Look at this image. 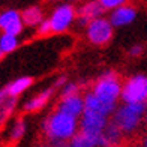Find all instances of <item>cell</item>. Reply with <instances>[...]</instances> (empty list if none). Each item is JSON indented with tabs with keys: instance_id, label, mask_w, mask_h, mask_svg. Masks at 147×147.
Listing matches in <instances>:
<instances>
[{
	"instance_id": "obj_29",
	"label": "cell",
	"mask_w": 147,
	"mask_h": 147,
	"mask_svg": "<svg viewBox=\"0 0 147 147\" xmlns=\"http://www.w3.org/2000/svg\"><path fill=\"white\" fill-rule=\"evenodd\" d=\"M41 147H51V146H41Z\"/></svg>"
},
{
	"instance_id": "obj_21",
	"label": "cell",
	"mask_w": 147,
	"mask_h": 147,
	"mask_svg": "<svg viewBox=\"0 0 147 147\" xmlns=\"http://www.w3.org/2000/svg\"><path fill=\"white\" fill-rule=\"evenodd\" d=\"M99 2L105 9H111V8H120L126 0H99Z\"/></svg>"
},
{
	"instance_id": "obj_19",
	"label": "cell",
	"mask_w": 147,
	"mask_h": 147,
	"mask_svg": "<svg viewBox=\"0 0 147 147\" xmlns=\"http://www.w3.org/2000/svg\"><path fill=\"white\" fill-rule=\"evenodd\" d=\"M21 30H23V23H21V20H17V21H14L12 24H9L8 27L5 29V33L6 35L17 36L18 33H21Z\"/></svg>"
},
{
	"instance_id": "obj_23",
	"label": "cell",
	"mask_w": 147,
	"mask_h": 147,
	"mask_svg": "<svg viewBox=\"0 0 147 147\" xmlns=\"http://www.w3.org/2000/svg\"><path fill=\"white\" fill-rule=\"evenodd\" d=\"M50 32H53V29H51V21H50V20H47V21H42V24L39 26L38 33L44 36V35H48Z\"/></svg>"
},
{
	"instance_id": "obj_18",
	"label": "cell",
	"mask_w": 147,
	"mask_h": 147,
	"mask_svg": "<svg viewBox=\"0 0 147 147\" xmlns=\"http://www.w3.org/2000/svg\"><path fill=\"white\" fill-rule=\"evenodd\" d=\"M14 105H15V98H11L0 107V123H2L3 120H6V117L11 114V111L14 110Z\"/></svg>"
},
{
	"instance_id": "obj_12",
	"label": "cell",
	"mask_w": 147,
	"mask_h": 147,
	"mask_svg": "<svg viewBox=\"0 0 147 147\" xmlns=\"http://www.w3.org/2000/svg\"><path fill=\"white\" fill-rule=\"evenodd\" d=\"M135 15H137L135 9L132 6H120V8H117L111 14L110 23L113 26H125V24H129L131 21H134Z\"/></svg>"
},
{
	"instance_id": "obj_26",
	"label": "cell",
	"mask_w": 147,
	"mask_h": 147,
	"mask_svg": "<svg viewBox=\"0 0 147 147\" xmlns=\"http://www.w3.org/2000/svg\"><path fill=\"white\" fill-rule=\"evenodd\" d=\"M143 147H147V135L143 138Z\"/></svg>"
},
{
	"instance_id": "obj_14",
	"label": "cell",
	"mask_w": 147,
	"mask_h": 147,
	"mask_svg": "<svg viewBox=\"0 0 147 147\" xmlns=\"http://www.w3.org/2000/svg\"><path fill=\"white\" fill-rule=\"evenodd\" d=\"M32 83H33V78H30V77H23V78H18L17 81L11 83L6 89H8V93H9L11 98H15V96H18L21 92H24L26 89H27Z\"/></svg>"
},
{
	"instance_id": "obj_10",
	"label": "cell",
	"mask_w": 147,
	"mask_h": 147,
	"mask_svg": "<svg viewBox=\"0 0 147 147\" xmlns=\"http://www.w3.org/2000/svg\"><path fill=\"white\" fill-rule=\"evenodd\" d=\"M104 9L105 8L101 5V2H89L78 11V24L80 26L90 24L93 20H96L102 14Z\"/></svg>"
},
{
	"instance_id": "obj_20",
	"label": "cell",
	"mask_w": 147,
	"mask_h": 147,
	"mask_svg": "<svg viewBox=\"0 0 147 147\" xmlns=\"http://www.w3.org/2000/svg\"><path fill=\"white\" fill-rule=\"evenodd\" d=\"M23 132H24V123H23V120H18V122L15 123V126H14V129H12L11 140L12 141H18V140L21 138Z\"/></svg>"
},
{
	"instance_id": "obj_9",
	"label": "cell",
	"mask_w": 147,
	"mask_h": 147,
	"mask_svg": "<svg viewBox=\"0 0 147 147\" xmlns=\"http://www.w3.org/2000/svg\"><path fill=\"white\" fill-rule=\"evenodd\" d=\"M84 108H86L84 101L78 95H75V96H71V98H63L62 101H60L59 107H57V111L69 114L72 117H77L80 114H83Z\"/></svg>"
},
{
	"instance_id": "obj_8",
	"label": "cell",
	"mask_w": 147,
	"mask_h": 147,
	"mask_svg": "<svg viewBox=\"0 0 147 147\" xmlns=\"http://www.w3.org/2000/svg\"><path fill=\"white\" fill-rule=\"evenodd\" d=\"M84 107L87 110H93V111H98L104 116H108L111 114L116 108V102H107L104 99L98 98L95 93H87L84 98Z\"/></svg>"
},
{
	"instance_id": "obj_1",
	"label": "cell",
	"mask_w": 147,
	"mask_h": 147,
	"mask_svg": "<svg viewBox=\"0 0 147 147\" xmlns=\"http://www.w3.org/2000/svg\"><path fill=\"white\" fill-rule=\"evenodd\" d=\"M75 129H77L75 117L60 111H54L44 123V134L48 138L50 144L72 138L75 135Z\"/></svg>"
},
{
	"instance_id": "obj_27",
	"label": "cell",
	"mask_w": 147,
	"mask_h": 147,
	"mask_svg": "<svg viewBox=\"0 0 147 147\" xmlns=\"http://www.w3.org/2000/svg\"><path fill=\"white\" fill-rule=\"evenodd\" d=\"M3 56H5V51H3L2 48H0V60H2V59H3Z\"/></svg>"
},
{
	"instance_id": "obj_6",
	"label": "cell",
	"mask_w": 147,
	"mask_h": 147,
	"mask_svg": "<svg viewBox=\"0 0 147 147\" xmlns=\"http://www.w3.org/2000/svg\"><path fill=\"white\" fill-rule=\"evenodd\" d=\"M107 126V119L104 114L93 110L86 108L83 116H81V122H80V131L84 134H102Z\"/></svg>"
},
{
	"instance_id": "obj_5",
	"label": "cell",
	"mask_w": 147,
	"mask_h": 147,
	"mask_svg": "<svg viewBox=\"0 0 147 147\" xmlns=\"http://www.w3.org/2000/svg\"><path fill=\"white\" fill-rule=\"evenodd\" d=\"M87 36L90 42L95 45H105L111 41L113 36V24L104 18H96L89 24Z\"/></svg>"
},
{
	"instance_id": "obj_2",
	"label": "cell",
	"mask_w": 147,
	"mask_h": 147,
	"mask_svg": "<svg viewBox=\"0 0 147 147\" xmlns=\"http://www.w3.org/2000/svg\"><path fill=\"white\" fill-rule=\"evenodd\" d=\"M146 104H125L122 108L114 113L113 120L125 134H131L138 128L143 116L146 114Z\"/></svg>"
},
{
	"instance_id": "obj_25",
	"label": "cell",
	"mask_w": 147,
	"mask_h": 147,
	"mask_svg": "<svg viewBox=\"0 0 147 147\" xmlns=\"http://www.w3.org/2000/svg\"><path fill=\"white\" fill-rule=\"evenodd\" d=\"M141 51H143L141 45H135V47L131 50V54H132V56H140V54H141Z\"/></svg>"
},
{
	"instance_id": "obj_22",
	"label": "cell",
	"mask_w": 147,
	"mask_h": 147,
	"mask_svg": "<svg viewBox=\"0 0 147 147\" xmlns=\"http://www.w3.org/2000/svg\"><path fill=\"white\" fill-rule=\"evenodd\" d=\"M75 95H78V86L77 84H68L65 87L63 93H62L63 98H71V96H75Z\"/></svg>"
},
{
	"instance_id": "obj_11",
	"label": "cell",
	"mask_w": 147,
	"mask_h": 147,
	"mask_svg": "<svg viewBox=\"0 0 147 147\" xmlns=\"http://www.w3.org/2000/svg\"><path fill=\"white\" fill-rule=\"evenodd\" d=\"M102 134L107 140V146L108 147H123V131L119 128L114 120L107 123Z\"/></svg>"
},
{
	"instance_id": "obj_24",
	"label": "cell",
	"mask_w": 147,
	"mask_h": 147,
	"mask_svg": "<svg viewBox=\"0 0 147 147\" xmlns=\"http://www.w3.org/2000/svg\"><path fill=\"white\" fill-rule=\"evenodd\" d=\"M9 93H8V89H3V90H0V107H2L5 102H6V96H8Z\"/></svg>"
},
{
	"instance_id": "obj_13",
	"label": "cell",
	"mask_w": 147,
	"mask_h": 147,
	"mask_svg": "<svg viewBox=\"0 0 147 147\" xmlns=\"http://www.w3.org/2000/svg\"><path fill=\"white\" fill-rule=\"evenodd\" d=\"M51 93H53V89H48V90H45L42 92L41 95H38L36 98H33L30 99V101L24 105V111H38V110H41L42 107L47 104V101H48V98L51 96Z\"/></svg>"
},
{
	"instance_id": "obj_28",
	"label": "cell",
	"mask_w": 147,
	"mask_h": 147,
	"mask_svg": "<svg viewBox=\"0 0 147 147\" xmlns=\"http://www.w3.org/2000/svg\"><path fill=\"white\" fill-rule=\"evenodd\" d=\"M146 125H147V110H146Z\"/></svg>"
},
{
	"instance_id": "obj_16",
	"label": "cell",
	"mask_w": 147,
	"mask_h": 147,
	"mask_svg": "<svg viewBox=\"0 0 147 147\" xmlns=\"http://www.w3.org/2000/svg\"><path fill=\"white\" fill-rule=\"evenodd\" d=\"M17 38L15 36H12V35H5L0 38V48H2L5 53H9V51H14L17 48Z\"/></svg>"
},
{
	"instance_id": "obj_7",
	"label": "cell",
	"mask_w": 147,
	"mask_h": 147,
	"mask_svg": "<svg viewBox=\"0 0 147 147\" xmlns=\"http://www.w3.org/2000/svg\"><path fill=\"white\" fill-rule=\"evenodd\" d=\"M74 14L75 12H74V8L71 5H62L60 8H57L50 20L53 32H56V33L63 32L74 20Z\"/></svg>"
},
{
	"instance_id": "obj_3",
	"label": "cell",
	"mask_w": 147,
	"mask_h": 147,
	"mask_svg": "<svg viewBox=\"0 0 147 147\" xmlns=\"http://www.w3.org/2000/svg\"><path fill=\"white\" fill-rule=\"evenodd\" d=\"M122 99L126 104L147 102V77L135 75L129 78L122 89Z\"/></svg>"
},
{
	"instance_id": "obj_4",
	"label": "cell",
	"mask_w": 147,
	"mask_h": 147,
	"mask_svg": "<svg viewBox=\"0 0 147 147\" xmlns=\"http://www.w3.org/2000/svg\"><path fill=\"white\" fill-rule=\"evenodd\" d=\"M93 93L107 102H116L122 90H120V84L114 72H107L101 80H98V83L93 87Z\"/></svg>"
},
{
	"instance_id": "obj_17",
	"label": "cell",
	"mask_w": 147,
	"mask_h": 147,
	"mask_svg": "<svg viewBox=\"0 0 147 147\" xmlns=\"http://www.w3.org/2000/svg\"><path fill=\"white\" fill-rule=\"evenodd\" d=\"M17 20H21L20 18V14L17 11H8L5 12V14L0 15V29H6L9 24H12L14 21H17Z\"/></svg>"
},
{
	"instance_id": "obj_15",
	"label": "cell",
	"mask_w": 147,
	"mask_h": 147,
	"mask_svg": "<svg viewBox=\"0 0 147 147\" xmlns=\"http://www.w3.org/2000/svg\"><path fill=\"white\" fill-rule=\"evenodd\" d=\"M21 18H23V21L27 24V26H36V24H39V23L42 21V12H41V9H39V8L32 6V8L26 9L23 12Z\"/></svg>"
}]
</instances>
